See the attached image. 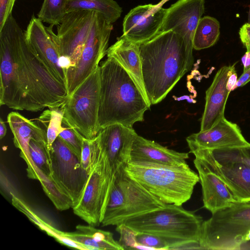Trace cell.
I'll list each match as a JSON object with an SVG mask.
<instances>
[{"instance_id": "22", "label": "cell", "mask_w": 250, "mask_h": 250, "mask_svg": "<svg viewBox=\"0 0 250 250\" xmlns=\"http://www.w3.org/2000/svg\"><path fill=\"white\" fill-rule=\"evenodd\" d=\"M188 153L180 152L137 135L133 141L129 162L183 167L188 166Z\"/></svg>"}, {"instance_id": "43", "label": "cell", "mask_w": 250, "mask_h": 250, "mask_svg": "<svg viewBox=\"0 0 250 250\" xmlns=\"http://www.w3.org/2000/svg\"><path fill=\"white\" fill-rule=\"evenodd\" d=\"M248 23H250V9H249V13H248Z\"/></svg>"}, {"instance_id": "6", "label": "cell", "mask_w": 250, "mask_h": 250, "mask_svg": "<svg viewBox=\"0 0 250 250\" xmlns=\"http://www.w3.org/2000/svg\"><path fill=\"white\" fill-rule=\"evenodd\" d=\"M250 229V201L233 203L204 221L201 229V250L241 249L242 237Z\"/></svg>"}, {"instance_id": "8", "label": "cell", "mask_w": 250, "mask_h": 250, "mask_svg": "<svg viewBox=\"0 0 250 250\" xmlns=\"http://www.w3.org/2000/svg\"><path fill=\"white\" fill-rule=\"evenodd\" d=\"M100 98L99 66L77 87L62 106V122L76 129L85 138H95L100 131L98 125Z\"/></svg>"}, {"instance_id": "11", "label": "cell", "mask_w": 250, "mask_h": 250, "mask_svg": "<svg viewBox=\"0 0 250 250\" xmlns=\"http://www.w3.org/2000/svg\"><path fill=\"white\" fill-rule=\"evenodd\" d=\"M91 167L81 197L72 208L88 225L101 223L105 200V183L103 160L97 136L91 139Z\"/></svg>"}, {"instance_id": "5", "label": "cell", "mask_w": 250, "mask_h": 250, "mask_svg": "<svg viewBox=\"0 0 250 250\" xmlns=\"http://www.w3.org/2000/svg\"><path fill=\"white\" fill-rule=\"evenodd\" d=\"M125 173L165 204L182 206L189 200L199 175L183 167L129 162Z\"/></svg>"}, {"instance_id": "4", "label": "cell", "mask_w": 250, "mask_h": 250, "mask_svg": "<svg viewBox=\"0 0 250 250\" xmlns=\"http://www.w3.org/2000/svg\"><path fill=\"white\" fill-rule=\"evenodd\" d=\"M204 220L182 206L166 204L162 208L133 216L123 223L138 232L151 234L168 242L170 250L199 249Z\"/></svg>"}, {"instance_id": "33", "label": "cell", "mask_w": 250, "mask_h": 250, "mask_svg": "<svg viewBox=\"0 0 250 250\" xmlns=\"http://www.w3.org/2000/svg\"><path fill=\"white\" fill-rule=\"evenodd\" d=\"M211 152L215 159L241 161L250 166V146L243 148L215 149Z\"/></svg>"}, {"instance_id": "1", "label": "cell", "mask_w": 250, "mask_h": 250, "mask_svg": "<svg viewBox=\"0 0 250 250\" xmlns=\"http://www.w3.org/2000/svg\"><path fill=\"white\" fill-rule=\"evenodd\" d=\"M0 105L31 112L62 106L65 86L49 72L26 42L11 14L0 30Z\"/></svg>"}, {"instance_id": "19", "label": "cell", "mask_w": 250, "mask_h": 250, "mask_svg": "<svg viewBox=\"0 0 250 250\" xmlns=\"http://www.w3.org/2000/svg\"><path fill=\"white\" fill-rule=\"evenodd\" d=\"M7 121L13 134L14 144L20 150V156L26 164L28 177L38 180L41 171L36 168L32 160L29 145L32 139L47 143L46 131L17 112L9 113Z\"/></svg>"}, {"instance_id": "25", "label": "cell", "mask_w": 250, "mask_h": 250, "mask_svg": "<svg viewBox=\"0 0 250 250\" xmlns=\"http://www.w3.org/2000/svg\"><path fill=\"white\" fill-rule=\"evenodd\" d=\"M80 10L99 13L111 23L118 20L123 11L114 0H67V13Z\"/></svg>"}, {"instance_id": "35", "label": "cell", "mask_w": 250, "mask_h": 250, "mask_svg": "<svg viewBox=\"0 0 250 250\" xmlns=\"http://www.w3.org/2000/svg\"><path fill=\"white\" fill-rule=\"evenodd\" d=\"M91 139L83 138L80 163L83 168L89 174L91 167Z\"/></svg>"}, {"instance_id": "28", "label": "cell", "mask_w": 250, "mask_h": 250, "mask_svg": "<svg viewBox=\"0 0 250 250\" xmlns=\"http://www.w3.org/2000/svg\"><path fill=\"white\" fill-rule=\"evenodd\" d=\"M63 114V106L57 108H48L44 110L37 119L46 131L47 146L50 151L53 143L64 129L62 126Z\"/></svg>"}, {"instance_id": "26", "label": "cell", "mask_w": 250, "mask_h": 250, "mask_svg": "<svg viewBox=\"0 0 250 250\" xmlns=\"http://www.w3.org/2000/svg\"><path fill=\"white\" fill-rule=\"evenodd\" d=\"M11 199L12 205L17 209L24 214L30 221L36 225L41 229L53 237L58 242L70 248L85 250L80 244L62 235V231L57 229L41 218L24 201L17 195L13 194Z\"/></svg>"}, {"instance_id": "31", "label": "cell", "mask_w": 250, "mask_h": 250, "mask_svg": "<svg viewBox=\"0 0 250 250\" xmlns=\"http://www.w3.org/2000/svg\"><path fill=\"white\" fill-rule=\"evenodd\" d=\"M116 229L120 235L118 242L124 250H154L153 248L138 244L136 239L137 232L124 223L116 226Z\"/></svg>"}, {"instance_id": "37", "label": "cell", "mask_w": 250, "mask_h": 250, "mask_svg": "<svg viewBox=\"0 0 250 250\" xmlns=\"http://www.w3.org/2000/svg\"><path fill=\"white\" fill-rule=\"evenodd\" d=\"M0 190L4 194L12 197L13 194L17 195L16 189L6 172L1 168L0 172Z\"/></svg>"}, {"instance_id": "12", "label": "cell", "mask_w": 250, "mask_h": 250, "mask_svg": "<svg viewBox=\"0 0 250 250\" xmlns=\"http://www.w3.org/2000/svg\"><path fill=\"white\" fill-rule=\"evenodd\" d=\"M112 23L97 12L85 49L73 73L67 81L69 97L99 66L100 61L106 54Z\"/></svg>"}, {"instance_id": "27", "label": "cell", "mask_w": 250, "mask_h": 250, "mask_svg": "<svg viewBox=\"0 0 250 250\" xmlns=\"http://www.w3.org/2000/svg\"><path fill=\"white\" fill-rule=\"evenodd\" d=\"M220 29V23L217 19L209 16L202 17L194 34L193 49L200 50L214 45L219 38Z\"/></svg>"}, {"instance_id": "29", "label": "cell", "mask_w": 250, "mask_h": 250, "mask_svg": "<svg viewBox=\"0 0 250 250\" xmlns=\"http://www.w3.org/2000/svg\"><path fill=\"white\" fill-rule=\"evenodd\" d=\"M67 0H44L37 16L50 25H59L67 13Z\"/></svg>"}, {"instance_id": "7", "label": "cell", "mask_w": 250, "mask_h": 250, "mask_svg": "<svg viewBox=\"0 0 250 250\" xmlns=\"http://www.w3.org/2000/svg\"><path fill=\"white\" fill-rule=\"evenodd\" d=\"M166 204L122 168L114 178L101 223L103 226H117L130 218Z\"/></svg>"}, {"instance_id": "10", "label": "cell", "mask_w": 250, "mask_h": 250, "mask_svg": "<svg viewBox=\"0 0 250 250\" xmlns=\"http://www.w3.org/2000/svg\"><path fill=\"white\" fill-rule=\"evenodd\" d=\"M50 152L52 167L50 176L71 199L73 208L81 197L88 174L79 159L59 136Z\"/></svg>"}, {"instance_id": "17", "label": "cell", "mask_w": 250, "mask_h": 250, "mask_svg": "<svg viewBox=\"0 0 250 250\" xmlns=\"http://www.w3.org/2000/svg\"><path fill=\"white\" fill-rule=\"evenodd\" d=\"M204 11L205 0H178L167 8L160 32L172 30L178 34L193 54L194 34Z\"/></svg>"}, {"instance_id": "2", "label": "cell", "mask_w": 250, "mask_h": 250, "mask_svg": "<svg viewBox=\"0 0 250 250\" xmlns=\"http://www.w3.org/2000/svg\"><path fill=\"white\" fill-rule=\"evenodd\" d=\"M139 48L146 91L150 104H155L190 70L193 54L183 38L172 30L160 32Z\"/></svg>"}, {"instance_id": "34", "label": "cell", "mask_w": 250, "mask_h": 250, "mask_svg": "<svg viewBox=\"0 0 250 250\" xmlns=\"http://www.w3.org/2000/svg\"><path fill=\"white\" fill-rule=\"evenodd\" d=\"M136 239L138 244L154 250H170V246L165 239L151 234L138 232Z\"/></svg>"}, {"instance_id": "23", "label": "cell", "mask_w": 250, "mask_h": 250, "mask_svg": "<svg viewBox=\"0 0 250 250\" xmlns=\"http://www.w3.org/2000/svg\"><path fill=\"white\" fill-rule=\"evenodd\" d=\"M139 47V43L122 35L108 48L106 55L115 59L128 72L150 104L144 84Z\"/></svg>"}, {"instance_id": "13", "label": "cell", "mask_w": 250, "mask_h": 250, "mask_svg": "<svg viewBox=\"0 0 250 250\" xmlns=\"http://www.w3.org/2000/svg\"><path fill=\"white\" fill-rule=\"evenodd\" d=\"M137 133L133 128L114 124L100 130L97 135L105 175L114 181L117 173L130 161Z\"/></svg>"}, {"instance_id": "24", "label": "cell", "mask_w": 250, "mask_h": 250, "mask_svg": "<svg viewBox=\"0 0 250 250\" xmlns=\"http://www.w3.org/2000/svg\"><path fill=\"white\" fill-rule=\"evenodd\" d=\"M62 234L80 244L85 250H124L114 239L111 232L88 224L78 225L75 231H62Z\"/></svg>"}, {"instance_id": "15", "label": "cell", "mask_w": 250, "mask_h": 250, "mask_svg": "<svg viewBox=\"0 0 250 250\" xmlns=\"http://www.w3.org/2000/svg\"><path fill=\"white\" fill-rule=\"evenodd\" d=\"M192 153L209 165L237 201H250L249 165L241 161L215 159L209 149L198 150Z\"/></svg>"}, {"instance_id": "16", "label": "cell", "mask_w": 250, "mask_h": 250, "mask_svg": "<svg viewBox=\"0 0 250 250\" xmlns=\"http://www.w3.org/2000/svg\"><path fill=\"white\" fill-rule=\"evenodd\" d=\"M190 153L203 149L243 148L250 146L239 126L223 117L209 129L200 131L186 138Z\"/></svg>"}, {"instance_id": "30", "label": "cell", "mask_w": 250, "mask_h": 250, "mask_svg": "<svg viewBox=\"0 0 250 250\" xmlns=\"http://www.w3.org/2000/svg\"><path fill=\"white\" fill-rule=\"evenodd\" d=\"M29 147L32 160L36 168L50 176L52 174L51 154L47 142L32 139L29 142Z\"/></svg>"}, {"instance_id": "9", "label": "cell", "mask_w": 250, "mask_h": 250, "mask_svg": "<svg viewBox=\"0 0 250 250\" xmlns=\"http://www.w3.org/2000/svg\"><path fill=\"white\" fill-rule=\"evenodd\" d=\"M96 13L88 10L67 13L57 25L56 34L53 31V26L47 27L60 56L70 62V67L66 72V84L80 61Z\"/></svg>"}, {"instance_id": "41", "label": "cell", "mask_w": 250, "mask_h": 250, "mask_svg": "<svg viewBox=\"0 0 250 250\" xmlns=\"http://www.w3.org/2000/svg\"><path fill=\"white\" fill-rule=\"evenodd\" d=\"M7 132L6 126L5 123L1 118L0 119V138L2 139L6 135Z\"/></svg>"}, {"instance_id": "14", "label": "cell", "mask_w": 250, "mask_h": 250, "mask_svg": "<svg viewBox=\"0 0 250 250\" xmlns=\"http://www.w3.org/2000/svg\"><path fill=\"white\" fill-rule=\"evenodd\" d=\"M157 4L138 5L125 15L123 23V35L139 44L154 38L160 32L167 9Z\"/></svg>"}, {"instance_id": "38", "label": "cell", "mask_w": 250, "mask_h": 250, "mask_svg": "<svg viewBox=\"0 0 250 250\" xmlns=\"http://www.w3.org/2000/svg\"><path fill=\"white\" fill-rule=\"evenodd\" d=\"M239 34L243 45L250 46V23L244 24L240 28Z\"/></svg>"}, {"instance_id": "39", "label": "cell", "mask_w": 250, "mask_h": 250, "mask_svg": "<svg viewBox=\"0 0 250 250\" xmlns=\"http://www.w3.org/2000/svg\"><path fill=\"white\" fill-rule=\"evenodd\" d=\"M250 81V67L246 71L243 72L242 74L237 79V81L233 86L232 91L237 88L241 87L246 84Z\"/></svg>"}, {"instance_id": "42", "label": "cell", "mask_w": 250, "mask_h": 250, "mask_svg": "<svg viewBox=\"0 0 250 250\" xmlns=\"http://www.w3.org/2000/svg\"><path fill=\"white\" fill-rule=\"evenodd\" d=\"M249 241H250V229L242 237V244H243Z\"/></svg>"}, {"instance_id": "36", "label": "cell", "mask_w": 250, "mask_h": 250, "mask_svg": "<svg viewBox=\"0 0 250 250\" xmlns=\"http://www.w3.org/2000/svg\"><path fill=\"white\" fill-rule=\"evenodd\" d=\"M16 0H0V30L12 14Z\"/></svg>"}, {"instance_id": "32", "label": "cell", "mask_w": 250, "mask_h": 250, "mask_svg": "<svg viewBox=\"0 0 250 250\" xmlns=\"http://www.w3.org/2000/svg\"><path fill=\"white\" fill-rule=\"evenodd\" d=\"M64 127L59 134L60 137L80 160L83 137L76 129L62 122Z\"/></svg>"}, {"instance_id": "21", "label": "cell", "mask_w": 250, "mask_h": 250, "mask_svg": "<svg viewBox=\"0 0 250 250\" xmlns=\"http://www.w3.org/2000/svg\"><path fill=\"white\" fill-rule=\"evenodd\" d=\"M235 64L224 65L215 75L206 92L205 109L201 118L200 131L211 128L224 117L226 103L230 91L227 88L229 77L235 71Z\"/></svg>"}, {"instance_id": "44", "label": "cell", "mask_w": 250, "mask_h": 250, "mask_svg": "<svg viewBox=\"0 0 250 250\" xmlns=\"http://www.w3.org/2000/svg\"><path fill=\"white\" fill-rule=\"evenodd\" d=\"M168 0H162L160 2L163 5L166 1H168Z\"/></svg>"}, {"instance_id": "3", "label": "cell", "mask_w": 250, "mask_h": 250, "mask_svg": "<svg viewBox=\"0 0 250 250\" xmlns=\"http://www.w3.org/2000/svg\"><path fill=\"white\" fill-rule=\"evenodd\" d=\"M99 66L100 130L114 124L133 128L135 123L144 121L145 112L151 105L132 77L115 59L108 57Z\"/></svg>"}, {"instance_id": "20", "label": "cell", "mask_w": 250, "mask_h": 250, "mask_svg": "<svg viewBox=\"0 0 250 250\" xmlns=\"http://www.w3.org/2000/svg\"><path fill=\"white\" fill-rule=\"evenodd\" d=\"M193 163L202 186L203 207L211 214L237 201L226 184L203 158L195 157Z\"/></svg>"}, {"instance_id": "18", "label": "cell", "mask_w": 250, "mask_h": 250, "mask_svg": "<svg viewBox=\"0 0 250 250\" xmlns=\"http://www.w3.org/2000/svg\"><path fill=\"white\" fill-rule=\"evenodd\" d=\"M24 34L26 42L47 69L66 88V75L59 62L60 56L47 27L40 19L33 16Z\"/></svg>"}, {"instance_id": "40", "label": "cell", "mask_w": 250, "mask_h": 250, "mask_svg": "<svg viewBox=\"0 0 250 250\" xmlns=\"http://www.w3.org/2000/svg\"><path fill=\"white\" fill-rule=\"evenodd\" d=\"M237 81V76L236 71H235L229 77L228 82L227 88L230 92L232 91V89L234 85L235 84Z\"/></svg>"}]
</instances>
